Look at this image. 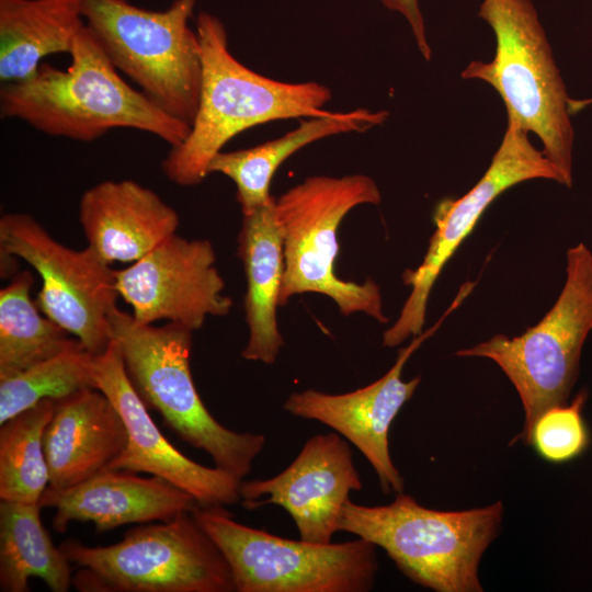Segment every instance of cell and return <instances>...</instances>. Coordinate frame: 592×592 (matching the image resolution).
<instances>
[{
	"instance_id": "6da1fadb",
	"label": "cell",
	"mask_w": 592,
	"mask_h": 592,
	"mask_svg": "<svg viewBox=\"0 0 592 592\" xmlns=\"http://www.w3.org/2000/svg\"><path fill=\"white\" fill-rule=\"evenodd\" d=\"M69 55L66 70L42 62L32 77L1 83V117L78 141H93L115 128L151 134L170 147L187 137L191 126L130 87L86 24Z\"/></svg>"
},
{
	"instance_id": "7a4b0ae2",
	"label": "cell",
	"mask_w": 592,
	"mask_h": 592,
	"mask_svg": "<svg viewBox=\"0 0 592 592\" xmlns=\"http://www.w3.org/2000/svg\"><path fill=\"white\" fill-rule=\"evenodd\" d=\"M203 78L198 110L187 137L161 162L173 183L192 186L208 175L213 158L239 133L276 119L327 115L331 91L318 82L264 77L229 52L224 23L208 12L196 21Z\"/></svg>"
},
{
	"instance_id": "3957f363",
	"label": "cell",
	"mask_w": 592,
	"mask_h": 592,
	"mask_svg": "<svg viewBox=\"0 0 592 592\" xmlns=\"http://www.w3.org/2000/svg\"><path fill=\"white\" fill-rule=\"evenodd\" d=\"M502 502L440 511L397 493L387 505L344 504L339 531L383 548L410 580L437 592H480L481 556L498 535Z\"/></svg>"
},
{
	"instance_id": "277c9868",
	"label": "cell",
	"mask_w": 592,
	"mask_h": 592,
	"mask_svg": "<svg viewBox=\"0 0 592 592\" xmlns=\"http://www.w3.org/2000/svg\"><path fill=\"white\" fill-rule=\"evenodd\" d=\"M110 328L127 376L146 407L156 410L181 440L207 453L216 467L243 480L266 439L221 425L205 407L190 366L193 331L173 322L143 323L117 307L110 316Z\"/></svg>"
},
{
	"instance_id": "5b68a950",
	"label": "cell",
	"mask_w": 592,
	"mask_h": 592,
	"mask_svg": "<svg viewBox=\"0 0 592 592\" xmlns=\"http://www.w3.org/2000/svg\"><path fill=\"white\" fill-rule=\"evenodd\" d=\"M478 15L492 29L496 53L473 60L462 78L481 80L501 96L508 118L543 144L562 184H572L574 133L570 99L537 11L531 0H482Z\"/></svg>"
},
{
	"instance_id": "8992f818",
	"label": "cell",
	"mask_w": 592,
	"mask_h": 592,
	"mask_svg": "<svg viewBox=\"0 0 592 592\" xmlns=\"http://www.w3.org/2000/svg\"><path fill=\"white\" fill-rule=\"evenodd\" d=\"M196 1L174 0L167 10L150 11L126 0H80L86 25L115 68L190 126L203 78L200 41L189 26Z\"/></svg>"
},
{
	"instance_id": "52a82bcc",
	"label": "cell",
	"mask_w": 592,
	"mask_h": 592,
	"mask_svg": "<svg viewBox=\"0 0 592 592\" xmlns=\"http://www.w3.org/2000/svg\"><path fill=\"white\" fill-rule=\"evenodd\" d=\"M79 570L72 583L88 592H231L230 568L192 512L130 528L122 540L59 546Z\"/></svg>"
},
{
	"instance_id": "ba28073f",
	"label": "cell",
	"mask_w": 592,
	"mask_h": 592,
	"mask_svg": "<svg viewBox=\"0 0 592 592\" xmlns=\"http://www.w3.org/2000/svg\"><path fill=\"white\" fill-rule=\"evenodd\" d=\"M380 200L377 184L364 174L311 177L275 198L284 248L278 306L293 295L314 292L333 299L344 316L362 311L382 323L388 321L374 281L357 284L334 273L342 219L357 205Z\"/></svg>"
},
{
	"instance_id": "9c48e42d",
	"label": "cell",
	"mask_w": 592,
	"mask_h": 592,
	"mask_svg": "<svg viewBox=\"0 0 592 592\" xmlns=\"http://www.w3.org/2000/svg\"><path fill=\"white\" fill-rule=\"evenodd\" d=\"M566 282L550 310L521 335L496 334L457 356L492 360L515 387L524 409L519 435L530 443L532 428L548 408L567 402L577 379L583 343L592 330V253L578 243L567 251Z\"/></svg>"
},
{
	"instance_id": "30bf717a",
	"label": "cell",
	"mask_w": 592,
	"mask_h": 592,
	"mask_svg": "<svg viewBox=\"0 0 592 592\" xmlns=\"http://www.w3.org/2000/svg\"><path fill=\"white\" fill-rule=\"evenodd\" d=\"M192 513L225 557L237 592H367L374 587L376 546L363 538L293 540L237 522L224 505Z\"/></svg>"
},
{
	"instance_id": "8fae6325",
	"label": "cell",
	"mask_w": 592,
	"mask_h": 592,
	"mask_svg": "<svg viewBox=\"0 0 592 592\" xmlns=\"http://www.w3.org/2000/svg\"><path fill=\"white\" fill-rule=\"evenodd\" d=\"M1 255L21 258L41 276L39 310L93 355L110 345V316L118 296L115 270L91 248L70 249L56 241L31 215L0 218Z\"/></svg>"
},
{
	"instance_id": "7c38bea8",
	"label": "cell",
	"mask_w": 592,
	"mask_h": 592,
	"mask_svg": "<svg viewBox=\"0 0 592 592\" xmlns=\"http://www.w3.org/2000/svg\"><path fill=\"white\" fill-rule=\"evenodd\" d=\"M534 179L562 184L557 168L532 145L528 133L508 118L502 141L480 180L462 197L437 204L433 214L435 230L423 261L415 270L403 273V283L411 286V292L396 322L384 332V346H397L422 333L431 289L448 260L500 194Z\"/></svg>"
},
{
	"instance_id": "4fadbf2b",
	"label": "cell",
	"mask_w": 592,
	"mask_h": 592,
	"mask_svg": "<svg viewBox=\"0 0 592 592\" xmlns=\"http://www.w3.org/2000/svg\"><path fill=\"white\" fill-rule=\"evenodd\" d=\"M215 263L208 240L174 234L130 266L115 271L116 292L139 322L168 320L195 331L208 316H226L232 307Z\"/></svg>"
},
{
	"instance_id": "5bb4252c",
	"label": "cell",
	"mask_w": 592,
	"mask_h": 592,
	"mask_svg": "<svg viewBox=\"0 0 592 592\" xmlns=\"http://www.w3.org/2000/svg\"><path fill=\"white\" fill-rule=\"evenodd\" d=\"M471 287L464 284L441 319L429 330L414 337L399 350L390 369L376 382L351 392L332 395L307 389L293 392L284 409L298 418L314 420L334 430L360 449L375 470L383 492H402L405 482L389 453L388 434L392 421L403 405L413 396L421 382L415 376L401 379L402 369L420 345L441 326L444 318L466 298Z\"/></svg>"
},
{
	"instance_id": "9a60e30c",
	"label": "cell",
	"mask_w": 592,
	"mask_h": 592,
	"mask_svg": "<svg viewBox=\"0 0 592 592\" xmlns=\"http://www.w3.org/2000/svg\"><path fill=\"white\" fill-rule=\"evenodd\" d=\"M360 490L362 481L348 441L330 432L308 439L296 458L276 476L242 480L240 502L247 510L280 505L293 519L300 539L329 544L339 531L350 493Z\"/></svg>"
},
{
	"instance_id": "2e32d148",
	"label": "cell",
	"mask_w": 592,
	"mask_h": 592,
	"mask_svg": "<svg viewBox=\"0 0 592 592\" xmlns=\"http://www.w3.org/2000/svg\"><path fill=\"white\" fill-rule=\"evenodd\" d=\"M93 380L122 415L128 435L125 449L107 469L160 477L191 494L200 506L230 505L241 500L240 478L190 459L166 439L133 387L113 340L94 356Z\"/></svg>"
},
{
	"instance_id": "e0dca14e",
	"label": "cell",
	"mask_w": 592,
	"mask_h": 592,
	"mask_svg": "<svg viewBox=\"0 0 592 592\" xmlns=\"http://www.w3.org/2000/svg\"><path fill=\"white\" fill-rule=\"evenodd\" d=\"M39 506L55 510L53 528L66 532L70 522H92L99 532L126 524L169 521L200 504L164 479L129 470L105 469L73 487L46 488Z\"/></svg>"
},
{
	"instance_id": "ac0fdd59",
	"label": "cell",
	"mask_w": 592,
	"mask_h": 592,
	"mask_svg": "<svg viewBox=\"0 0 592 592\" xmlns=\"http://www.w3.org/2000/svg\"><path fill=\"white\" fill-rule=\"evenodd\" d=\"M127 441L122 415L100 389L88 387L57 400L43 434L48 488L67 489L107 469Z\"/></svg>"
},
{
	"instance_id": "d6986e66",
	"label": "cell",
	"mask_w": 592,
	"mask_h": 592,
	"mask_svg": "<svg viewBox=\"0 0 592 592\" xmlns=\"http://www.w3.org/2000/svg\"><path fill=\"white\" fill-rule=\"evenodd\" d=\"M79 219L103 261L136 262L179 227L177 212L156 192L133 180L103 181L81 196Z\"/></svg>"
},
{
	"instance_id": "ffe728a7",
	"label": "cell",
	"mask_w": 592,
	"mask_h": 592,
	"mask_svg": "<svg viewBox=\"0 0 592 592\" xmlns=\"http://www.w3.org/2000/svg\"><path fill=\"white\" fill-rule=\"evenodd\" d=\"M238 242L247 278L244 309L249 328L241 355L248 361L272 364L284 344L276 320L284 248L274 197L243 215Z\"/></svg>"
},
{
	"instance_id": "44dd1931",
	"label": "cell",
	"mask_w": 592,
	"mask_h": 592,
	"mask_svg": "<svg viewBox=\"0 0 592 592\" xmlns=\"http://www.w3.org/2000/svg\"><path fill=\"white\" fill-rule=\"evenodd\" d=\"M387 117V111L366 109L310 116L276 139L247 149L221 150L210 161L208 174L221 173L235 182L237 200L242 215H246L273 198L270 185L275 171L300 148L331 135L364 132L384 123Z\"/></svg>"
},
{
	"instance_id": "7402d4cb",
	"label": "cell",
	"mask_w": 592,
	"mask_h": 592,
	"mask_svg": "<svg viewBox=\"0 0 592 592\" xmlns=\"http://www.w3.org/2000/svg\"><path fill=\"white\" fill-rule=\"evenodd\" d=\"M80 0H0L1 83L32 77L52 54H70L84 26Z\"/></svg>"
},
{
	"instance_id": "603a6c76",
	"label": "cell",
	"mask_w": 592,
	"mask_h": 592,
	"mask_svg": "<svg viewBox=\"0 0 592 592\" xmlns=\"http://www.w3.org/2000/svg\"><path fill=\"white\" fill-rule=\"evenodd\" d=\"M35 503L0 501V590L29 592V580L38 578L53 592L72 583L68 557L56 547L41 521Z\"/></svg>"
},
{
	"instance_id": "cb8c5ba5",
	"label": "cell",
	"mask_w": 592,
	"mask_h": 592,
	"mask_svg": "<svg viewBox=\"0 0 592 592\" xmlns=\"http://www.w3.org/2000/svg\"><path fill=\"white\" fill-rule=\"evenodd\" d=\"M34 277L16 272L0 291V379L62 352L78 339L46 317L31 298Z\"/></svg>"
},
{
	"instance_id": "d4e9b609",
	"label": "cell",
	"mask_w": 592,
	"mask_h": 592,
	"mask_svg": "<svg viewBox=\"0 0 592 592\" xmlns=\"http://www.w3.org/2000/svg\"><path fill=\"white\" fill-rule=\"evenodd\" d=\"M55 400L7 420L0 428V500L38 504L49 483L43 434Z\"/></svg>"
},
{
	"instance_id": "484cf974",
	"label": "cell",
	"mask_w": 592,
	"mask_h": 592,
	"mask_svg": "<svg viewBox=\"0 0 592 592\" xmlns=\"http://www.w3.org/2000/svg\"><path fill=\"white\" fill-rule=\"evenodd\" d=\"M94 356L77 340L55 356L0 379V424L44 399L57 401L94 387Z\"/></svg>"
},
{
	"instance_id": "4316f807",
	"label": "cell",
	"mask_w": 592,
	"mask_h": 592,
	"mask_svg": "<svg viewBox=\"0 0 592 592\" xmlns=\"http://www.w3.org/2000/svg\"><path fill=\"white\" fill-rule=\"evenodd\" d=\"M587 392L570 405L548 408L535 421L528 445L550 463H565L582 454L589 445V431L582 417Z\"/></svg>"
},
{
	"instance_id": "83f0119b",
	"label": "cell",
	"mask_w": 592,
	"mask_h": 592,
	"mask_svg": "<svg viewBox=\"0 0 592 592\" xmlns=\"http://www.w3.org/2000/svg\"><path fill=\"white\" fill-rule=\"evenodd\" d=\"M387 9L402 14L408 21L417 46L425 60L432 56L431 46L428 42L425 25L418 0H378Z\"/></svg>"
}]
</instances>
